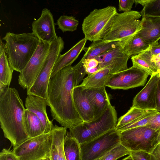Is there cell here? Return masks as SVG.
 Returning a JSON list of instances; mask_svg holds the SVG:
<instances>
[{"label": "cell", "instance_id": "obj_1", "mask_svg": "<svg viewBox=\"0 0 160 160\" xmlns=\"http://www.w3.org/2000/svg\"><path fill=\"white\" fill-rule=\"evenodd\" d=\"M74 66L64 67L50 78L47 105L52 118L62 127L71 129L83 122L77 112L72 97L73 88L78 86Z\"/></svg>", "mask_w": 160, "mask_h": 160}, {"label": "cell", "instance_id": "obj_2", "mask_svg": "<svg viewBox=\"0 0 160 160\" xmlns=\"http://www.w3.org/2000/svg\"><path fill=\"white\" fill-rule=\"evenodd\" d=\"M25 108L18 91L8 87L0 96V123L4 137L15 148L29 138L23 120Z\"/></svg>", "mask_w": 160, "mask_h": 160}, {"label": "cell", "instance_id": "obj_3", "mask_svg": "<svg viewBox=\"0 0 160 160\" xmlns=\"http://www.w3.org/2000/svg\"><path fill=\"white\" fill-rule=\"evenodd\" d=\"M2 40L6 42L5 52L11 69L21 72L35 52L39 40L32 32L16 34L9 32Z\"/></svg>", "mask_w": 160, "mask_h": 160}, {"label": "cell", "instance_id": "obj_4", "mask_svg": "<svg viewBox=\"0 0 160 160\" xmlns=\"http://www.w3.org/2000/svg\"><path fill=\"white\" fill-rule=\"evenodd\" d=\"M117 122L116 111L110 105L99 118L89 122H83L69 129V132L80 144L89 142L115 128Z\"/></svg>", "mask_w": 160, "mask_h": 160}, {"label": "cell", "instance_id": "obj_5", "mask_svg": "<svg viewBox=\"0 0 160 160\" xmlns=\"http://www.w3.org/2000/svg\"><path fill=\"white\" fill-rule=\"evenodd\" d=\"M140 12L132 10L117 13L108 30L101 40L105 41H126L136 34L142 28Z\"/></svg>", "mask_w": 160, "mask_h": 160}, {"label": "cell", "instance_id": "obj_6", "mask_svg": "<svg viewBox=\"0 0 160 160\" xmlns=\"http://www.w3.org/2000/svg\"><path fill=\"white\" fill-rule=\"evenodd\" d=\"M117 13L116 8L112 6L94 9L83 20L82 29L84 38L91 42L102 39Z\"/></svg>", "mask_w": 160, "mask_h": 160}, {"label": "cell", "instance_id": "obj_7", "mask_svg": "<svg viewBox=\"0 0 160 160\" xmlns=\"http://www.w3.org/2000/svg\"><path fill=\"white\" fill-rule=\"evenodd\" d=\"M64 42L61 37L50 43L42 68L32 86L27 90V95L38 96L47 99L48 89L54 65L64 48Z\"/></svg>", "mask_w": 160, "mask_h": 160}, {"label": "cell", "instance_id": "obj_8", "mask_svg": "<svg viewBox=\"0 0 160 160\" xmlns=\"http://www.w3.org/2000/svg\"><path fill=\"white\" fill-rule=\"evenodd\" d=\"M119 132L120 143L130 152L152 153L156 147L158 133L151 128L140 127Z\"/></svg>", "mask_w": 160, "mask_h": 160}, {"label": "cell", "instance_id": "obj_9", "mask_svg": "<svg viewBox=\"0 0 160 160\" xmlns=\"http://www.w3.org/2000/svg\"><path fill=\"white\" fill-rule=\"evenodd\" d=\"M51 132L29 138L13 148L12 151L18 160H41L50 157L52 143Z\"/></svg>", "mask_w": 160, "mask_h": 160}, {"label": "cell", "instance_id": "obj_10", "mask_svg": "<svg viewBox=\"0 0 160 160\" xmlns=\"http://www.w3.org/2000/svg\"><path fill=\"white\" fill-rule=\"evenodd\" d=\"M120 143V132L110 130L89 142L80 144L81 160H95Z\"/></svg>", "mask_w": 160, "mask_h": 160}, {"label": "cell", "instance_id": "obj_11", "mask_svg": "<svg viewBox=\"0 0 160 160\" xmlns=\"http://www.w3.org/2000/svg\"><path fill=\"white\" fill-rule=\"evenodd\" d=\"M50 43L39 40L34 54L20 72L18 83L24 89L28 90L33 84L40 73L48 54Z\"/></svg>", "mask_w": 160, "mask_h": 160}, {"label": "cell", "instance_id": "obj_12", "mask_svg": "<svg viewBox=\"0 0 160 160\" xmlns=\"http://www.w3.org/2000/svg\"><path fill=\"white\" fill-rule=\"evenodd\" d=\"M149 75L147 72L132 66L112 74L106 87L112 89L127 90L143 86Z\"/></svg>", "mask_w": 160, "mask_h": 160}, {"label": "cell", "instance_id": "obj_13", "mask_svg": "<svg viewBox=\"0 0 160 160\" xmlns=\"http://www.w3.org/2000/svg\"><path fill=\"white\" fill-rule=\"evenodd\" d=\"M126 41L95 58L99 62L98 71L109 67L113 74L128 68L127 62L130 57L125 53L124 49V44Z\"/></svg>", "mask_w": 160, "mask_h": 160}, {"label": "cell", "instance_id": "obj_14", "mask_svg": "<svg viewBox=\"0 0 160 160\" xmlns=\"http://www.w3.org/2000/svg\"><path fill=\"white\" fill-rule=\"evenodd\" d=\"M32 32L39 40L50 43L58 38L56 35L53 15L50 11L44 8L41 16L32 24Z\"/></svg>", "mask_w": 160, "mask_h": 160}, {"label": "cell", "instance_id": "obj_15", "mask_svg": "<svg viewBox=\"0 0 160 160\" xmlns=\"http://www.w3.org/2000/svg\"><path fill=\"white\" fill-rule=\"evenodd\" d=\"M160 78L158 73L151 76L144 87L134 97L132 107L143 109H155L156 92Z\"/></svg>", "mask_w": 160, "mask_h": 160}, {"label": "cell", "instance_id": "obj_16", "mask_svg": "<svg viewBox=\"0 0 160 160\" xmlns=\"http://www.w3.org/2000/svg\"><path fill=\"white\" fill-rule=\"evenodd\" d=\"M72 97L75 109L83 122L94 120V110L87 89L79 85L74 87L72 89Z\"/></svg>", "mask_w": 160, "mask_h": 160}, {"label": "cell", "instance_id": "obj_17", "mask_svg": "<svg viewBox=\"0 0 160 160\" xmlns=\"http://www.w3.org/2000/svg\"><path fill=\"white\" fill-rule=\"evenodd\" d=\"M25 105L26 109L35 113L40 119L44 127V133H49L53 124L52 121L49 120L47 113V99L38 96L27 95Z\"/></svg>", "mask_w": 160, "mask_h": 160}, {"label": "cell", "instance_id": "obj_18", "mask_svg": "<svg viewBox=\"0 0 160 160\" xmlns=\"http://www.w3.org/2000/svg\"><path fill=\"white\" fill-rule=\"evenodd\" d=\"M141 29L137 34L150 45L160 40V17L145 16L141 21Z\"/></svg>", "mask_w": 160, "mask_h": 160}, {"label": "cell", "instance_id": "obj_19", "mask_svg": "<svg viewBox=\"0 0 160 160\" xmlns=\"http://www.w3.org/2000/svg\"><path fill=\"white\" fill-rule=\"evenodd\" d=\"M105 88L87 89L94 110V120L102 116L111 105Z\"/></svg>", "mask_w": 160, "mask_h": 160}, {"label": "cell", "instance_id": "obj_20", "mask_svg": "<svg viewBox=\"0 0 160 160\" xmlns=\"http://www.w3.org/2000/svg\"><path fill=\"white\" fill-rule=\"evenodd\" d=\"M87 40L85 38H83L65 53L60 55L53 67L50 78L63 68L71 65L83 50Z\"/></svg>", "mask_w": 160, "mask_h": 160}, {"label": "cell", "instance_id": "obj_21", "mask_svg": "<svg viewBox=\"0 0 160 160\" xmlns=\"http://www.w3.org/2000/svg\"><path fill=\"white\" fill-rule=\"evenodd\" d=\"M109 67L88 74L79 85L85 89L106 87L107 83L112 74Z\"/></svg>", "mask_w": 160, "mask_h": 160}, {"label": "cell", "instance_id": "obj_22", "mask_svg": "<svg viewBox=\"0 0 160 160\" xmlns=\"http://www.w3.org/2000/svg\"><path fill=\"white\" fill-rule=\"evenodd\" d=\"M152 56L150 47L140 53L131 57L132 66L147 72L151 76L158 73L155 63L152 61Z\"/></svg>", "mask_w": 160, "mask_h": 160}, {"label": "cell", "instance_id": "obj_23", "mask_svg": "<svg viewBox=\"0 0 160 160\" xmlns=\"http://www.w3.org/2000/svg\"><path fill=\"white\" fill-rule=\"evenodd\" d=\"M127 40L109 42L100 40L92 42L88 47H85L84 49L83 50L86 53V58H96L101 55L122 44Z\"/></svg>", "mask_w": 160, "mask_h": 160}, {"label": "cell", "instance_id": "obj_24", "mask_svg": "<svg viewBox=\"0 0 160 160\" xmlns=\"http://www.w3.org/2000/svg\"><path fill=\"white\" fill-rule=\"evenodd\" d=\"M23 120L29 138L36 137L44 133V127L41 121L34 113L26 109Z\"/></svg>", "mask_w": 160, "mask_h": 160}, {"label": "cell", "instance_id": "obj_25", "mask_svg": "<svg viewBox=\"0 0 160 160\" xmlns=\"http://www.w3.org/2000/svg\"><path fill=\"white\" fill-rule=\"evenodd\" d=\"M63 147L66 160H81L80 144L69 132H67L64 138Z\"/></svg>", "mask_w": 160, "mask_h": 160}, {"label": "cell", "instance_id": "obj_26", "mask_svg": "<svg viewBox=\"0 0 160 160\" xmlns=\"http://www.w3.org/2000/svg\"><path fill=\"white\" fill-rule=\"evenodd\" d=\"M6 45L0 44V82L9 87L11 82L13 70L11 69L6 51Z\"/></svg>", "mask_w": 160, "mask_h": 160}, {"label": "cell", "instance_id": "obj_27", "mask_svg": "<svg viewBox=\"0 0 160 160\" xmlns=\"http://www.w3.org/2000/svg\"><path fill=\"white\" fill-rule=\"evenodd\" d=\"M150 47V45L146 43L136 33L127 40L124 49L125 53L130 57L140 53Z\"/></svg>", "mask_w": 160, "mask_h": 160}, {"label": "cell", "instance_id": "obj_28", "mask_svg": "<svg viewBox=\"0 0 160 160\" xmlns=\"http://www.w3.org/2000/svg\"><path fill=\"white\" fill-rule=\"evenodd\" d=\"M135 5L143 6L140 12L142 17H160V0H134Z\"/></svg>", "mask_w": 160, "mask_h": 160}, {"label": "cell", "instance_id": "obj_29", "mask_svg": "<svg viewBox=\"0 0 160 160\" xmlns=\"http://www.w3.org/2000/svg\"><path fill=\"white\" fill-rule=\"evenodd\" d=\"M154 109H143L132 107L128 112L119 118L115 129H117L134 121L145 113Z\"/></svg>", "mask_w": 160, "mask_h": 160}, {"label": "cell", "instance_id": "obj_30", "mask_svg": "<svg viewBox=\"0 0 160 160\" xmlns=\"http://www.w3.org/2000/svg\"><path fill=\"white\" fill-rule=\"evenodd\" d=\"M159 112L155 109L153 110L151 112L142 115L132 122L115 129L116 130L121 132L132 128L145 126L152 116Z\"/></svg>", "mask_w": 160, "mask_h": 160}, {"label": "cell", "instance_id": "obj_31", "mask_svg": "<svg viewBox=\"0 0 160 160\" xmlns=\"http://www.w3.org/2000/svg\"><path fill=\"white\" fill-rule=\"evenodd\" d=\"M79 23L78 20L74 17L62 15L57 20L56 24L58 26V28L64 32L75 31Z\"/></svg>", "mask_w": 160, "mask_h": 160}, {"label": "cell", "instance_id": "obj_32", "mask_svg": "<svg viewBox=\"0 0 160 160\" xmlns=\"http://www.w3.org/2000/svg\"><path fill=\"white\" fill-rule=\"evenodd\" d=\"M130 153V151L120 143L103 156L102 160H117L126 155H129Z\"/></svg>", "mask_w": 160, "mask_h": 160}, {"label": "cell", "instance_id": "obj_33", "mask_svg": "<svg viewBox=\"0 0 160 160\" xmlns=\"http://www.w3.org/2000/svg\"><path fill=\"white\" fill-rule=\"evenodd\" d=\"M130 155L133 160H158L152 153L143 151H131Z\"/></svg>", "mask_w": 160, "mask_h": 160}, {"label": "cell", "instance_id": "obj_34", "mask_svg": "<svg viewBox=\"0 0 160 160\" xmlns=\"http://www.w3.org/2000/svg\"><path fill=\"white\" fill-rule=\"evenodd\" d=\"M145 126L153 129L159 133L160 132V112L153 115Z\"/></svg>", "mask_w": 160, "mask_h": 160}, {"label": "cell", "instance_id": "obj_35", "mask_svg": "<svg viewBox=\"0 0 160 160\" xmlns=\"http://www.w3.org/2000/svg\"><path fill=\"white\" fill-rule=\"evenodd\" d=\"M134 3V0H119V11H123V12L131 11Z\"/></svg>", "mask_w": 160, "mask_h": 160}, {"label": "cell", "instance_id": "obj_36", "mask_svg": "<svg viewBox=\"0 0 160 160\" xmlns=\"http://www.w3.org/2000/svg\"><path fill=\"white\" fill-rule=\"evenodd\" d=\"M0 160H18L12 150L3 148L0 153Z\"/></svg>", "mask_w": 160, "mask_h": 160}, {"label": "cell", "instance_id": "obj_37", "mask_svg": "<svg viewBox=\"0 0 160 160\" xmlns=\"http://www.w3.org/2000/svg\"><path fill=\"white\" fill-rule=\"evenodd\" d=\"M99 63L98 61L95 58L86 59L85 57L82 61V66L86 70L97 67Z\"/></svg>", "mask_w": 160, "mask_h": 160}, {"label": "cell", "instance_id": "obj_38", "mask_svg": "<svg viewBox=\"0 0 160 160\" xmlns=\"http://www.w3.org/2000/svg\"><path fill=\"white\" fill-rule=\"evenodd\" d=\"M150 49L152 56L160 53V40L150 45Z\"/></svg>", "mask_w": 160, "mask_h": 160}, {"label": "cell", "instance_id": "obj_39", "mask_svg": "<svg viewBox=\"0 0 160 160\" xmlns=\"http://www.w3.org/2000/svg\"><path fill=\"white\" fill-rule=\"evenodd\" d=\"M156 104L155 110L160 112V78L158 82L156 92Z\"/></svg>", "mask_w": 160, "mask_h": 160}, {"label": "cell", "instance_id": "obj_40", "mask_svg": "<svg viewBox=\"0 0 160 160\" xmlns=\"http://www.w3.org/2000/svg\"><path fill=\"white\" fill-rule=\"evenodd\" d=\"M152 153L158 160H160V143L156 147Z\"/></svg>", "mask_w": 160, "mask_h": 160}, {"label": "cell", "instance_id": "obj_41", "mask_svg": "<svg viewBox=\"0 0 160 160\" xmlns=\"http://www.w3.org/2000/svg\"><path fill=\"white\" fill-rule=\"evenodd\" d=\"M8 87V86L0 82V96L5 92Z\"/></svg>", "mask_w": 160, "mask_h": 160}, {"label": "cell", "instance_id": "obj_42", "mask_svg": "<svg viewBox=\"0 0 160 160\" xmlns=\"http://www.w3.org/2000/svg\"><path fill=\"white\" fill-rule=\"evenodd\" d=\"M152 62H155L160 61V53L155 55L152 56Z\"/></svg>", "mask_w": 160, "mask_h": 160}, {"label": "cell", "instance_id": "obj_43", "mask_svg": "<svg viewBox=\"0 0 160 160\" xmlns=\"http://www.w3.org/2000/svg\"><path fill=\"white\" fill-rule=\"evenodd\" d=\"M158 70V73H160V61L155 62Z\"/></svg>", "mask_w": 160, "mask_h": 160}, {"label": "cell", "instance_id": "obj_44", "mask_svg": "<svg viewBox=\"0 0 160 160\" xmlns=\"http://www.w3.org/2000/svg\"><path fill=\"white\" fill-rule=\"evenodd\" d=\"M159 143H160V132L158 133L157 137L156 142V146Z\"/></svg>", "mask_w": 160, "mask_h": 160}, {"label": "cell", "instance_id": "obj_45", "mask_svg": "<svg viewBox=\"0 0 160 160\" xmlns=\"http://www.w3.org/2000/svg\"><path fill=\"white\" fill-rule=\"evenodd\" d=\"M121 160H133L131 156L130 155H129V156L126 158L123 159Z\"/></svg>", "mask_w": 160, "mask_h": 160}, {"label": "cell", "instance_id": "obj_46", "mask_svg": "<svg viewBox=\"0 0 160 160\" xmlns=\"http://www.w3.org/2000/svg\"><path fill=\"white\" fill-rule=\"evenodd\" d=\"M103 157H102L101 158H98L96 160H102V159Z\"/></svg>", "mask_w": 160, "mask_h": 160}, {"label": "cell", "instance_id": "obj_47", "mask_svg": "<svg viewBox=\"0 0 160 160\" xmlns=\"http://www.w3.org/2000/svg\"><path fill=\"white\" fill-rule=\"evenodd\" d=\"M46 160H51L50 157L47 158Z\"/></svg>", "mask_w": 160, "mask_h": 160}, {"label": "cell", "instance_id": "obj_48", "mask_svg": "<svg viewBox=\"0 0 160 160\" xmlns=\"http://www.w3.org/2000/svg\"><path fill=\"white\" fill-rule=\"evenodd\" d=\"M41 160H46V158H45Z\"/></svg>", "mask_w": 160, "mask_h": 160}, {"label": "cell", "instance_id": "obj_49", "mask_svg": "<svg viewBox=\"0 0 160 160\" xmlns=\"http://www.w3.org/2000/svg\"><path fill=\"white\" fill-rule=\"evenodd\" d=\"M159 73V76H160V73Z\"/></svg>", "mask_w": 160, "mask_h": 160}]
</instances>
